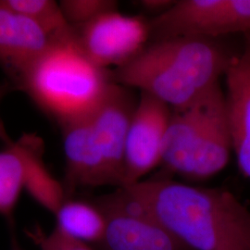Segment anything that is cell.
<instances>
[{
  "label": "cell",
  "mask_w": 250,
  "mask_h": 250,
  "mask_svg": "<svg viewBox=\"0 0 250 250\" xmlns=\"http://www.w3.org/2000/svg\"><path fill=\"white\" fill-rule=\"evenodd\" d=\"M107 219L100 250H188L124 188L94 200Z\"/></svg>",
  "instance_id": "5b68a950"
},
{
  "label": "cell",
  "mask_w": 250,
  "mask_h": 250,
  "mask_svg": "<svg viewBox=\"0 0 250 250\" xmlns=\"http://www.w3.org/2000/svg\"><path fill=\"white\" fill-rule=\"evenodd\" d=\"M21 141L24 149V190L35 201L55 214L67 198L62 183L48 170L44 162V143L36 134H24Z\"/></svg>",
  "instance_id": "5bb4252c"
},
{
  "label": "cell",
  "mask_w": 250,
  "mask_h": 250,
  "mask_svg": "<svg viewBox=\"0 0 250 250\" xmlns=\"http://www.w3.org/2000/svg\"><path fill=\"white\" fill-rule=\"evenodd\" d=\"M59 5L66 21L72 27L83 26L118 9V3L112 0H62Z\"/></svg>",
  "instance_id": "ac0fdd59"
},
{
  "label": "cell",
  "mask_w": 250,
  "mask_h": 250,
  "mask_svg": "<svg viewBox=\"0 0 250 250\" xmlns=\"http://www.w3.org/2000/svg\"><path fill=\"white\" fill-rule=\"evenodd\" d=\"M218 40L191 36L156 40L130 62L112 70L111 78L171 110L184 109L220 84L237 55Z\"/></svg>",
  "instance_id": "7a4b0ae2"
},
{
  "label": "cell",
  "mask_w": 250,
  "mask_h": 250,
  "mask_svg": "<svg viewBox=\"0 0 250 250\" xmlns=\"http://www.w3.org/2000/svg\"><path fill=\"white\" fill-rule=\"evenodd\" d=\"M65 156L63 186L67 197L78 188L111 186L106 166L95 143L89 115L60 126Z\"/></svg>",
  "instance_id": "30bf717a"
},
{
  "label": "cell",
  "mask_w": 250,
  "mask_h": 250,
  "mask_svg": "<svg viewBox=\"0 0 250 250\" xmlns=\"http://www.w3.org/2000/svg\"><path fill=\"white\" fill-rule=\"evenodd\" d=\"M13 90L16 89H15L14 85L9 80L0 83V103L2 102L3 99H5V97L9 93L12 92ZM0 142L4 144L5 146H8L9 144L13 142V140L9 137L8 132L6 130V127L4 125L3 121L1 120V118H0Z\"/></svg>",
  "instance_id": "44dd1931"
},
{
  "label": "cell",
  "mask_w": 250,
  "mask_h": 250,
  "mask_svg": "<svg viewBox=\"0 0 250 250\" xmlns=\"http://www.w3.org/2000/svg\"><path fill=\"white\" fill-rule=\"evenodd\" d=\"M12 250H23L20 246H19L17 243H13V246H12Z\"/></svg>",
  "instance_id": "7402d4cb"
},
{
  "label": "cell",
  "mask_w": 250,
  "mask_h": 250,
  "mask_svg": "<svg viewBox=\"0 0 250 250\" xmlns=\"http://www.w3.org/2000/svg\"><path fill=\"white\" fill-rule=\"evenodd\" d=\"M113 83L111 71L95 65L71 36L56 40L14 83L45 115L63 124L86 117Z\"/></svg>",
  "instance_id": "3957f363"
},
{
  "label": "cell",
  "mask_w": 250,
  "mask_h": 250,
  "mask_svg": "<svg viewBox=\"0 0 250 250\" xmlns=\"http://www.w3.org/2000/svg\"><path fill=\"white\" fill-rule=\"evenodd\" d=\"M136 103L128 87L113 82L89 114L95 143L111 186L118 188L124 186L125 146Z\"/></svg>",
  "instance_id": "ba28073f"
},
{
  "label": "cell",
  "mask_w": 250,
  "mask_h": 250,
  "mask_svg": "<svg viewBox=\"0 0 250 250\" xmlns=\"http://www.w3.org/2000/svg\"><path fill=\"white\" fill-rule=\"evenodd\" d=\"M224 78L232 153L242 174L250 179V35Z\"/></svg>",
  "instance_id": "8fae6325"
},
{
  "label": "cell",
  "mask_w": 250,
  "mask_h": 250,
  "mask_svg": "<svg viewBox=\"0 0 250 250\" xmlns=\"http://www.w3.org/2000/svg\"><path fill=\"white\" fill-rule=\"evenodd\" d=\"M218 84L193 105L172 110L164 138L161 165L183 177L189 161L200 142Z\"/></svg>",
  "instance_id": "7c38bea8"
},
{
  "label": "cell",
  "mask_w": 250,
  "mask_h": 250,
  "mask_svg": "<svg viewBox=\"0 0 250 250\" xmlns=\"http://www.w3.org/2000/svg\"><path fill=\"white\" fill-rule=\"evenodd\" d=\"M56 40L43 27L0 0V68L13 85Z\"/></svg>",
  "instance_id": "9c48e42d"
},
{
  "label": "cell",
  "mask_w": 250,
  "mask_h": 250,
  "mask_svg": "<svg viewBox=\"0 0 250 250\" xmlns=\"http://www.w3.org/2000/svg\"><path fill=\"white\" fill-rule=\"evenodd\" d=\"M54 216L56 227L73 239L97 247L103 238L107 219L95 201L67 197Z\"/></svg>",
  "instance_id": "9a60e30c"
},
{
  "label": "cell",
  "mask_w": 250,
  "mask_h": 250,
  "mask_svg": "<svg viewBox=\"0 0 250 250\" xmlns=\"http://www.w3.org/2000/svg\"><path fill=\"white\" fill-rule=\"evenodd\" d=\"M175 1L170 0H142L140 1V6L146 12H151L156 17L165 11H167L173 5Z\"/></svg>",
  "instance_id": "ffe728a7"
},
{
  "label": "cell",
  "mask_w": 250,
  "mask_h": 250,
  "mask_svg": "<svg viewBox=\"0 0 250 250\" xmlns=\"http://www.w3.org/2000/svg\"><path fill=\"white\" fill-rule=\"evenodd\" d=\"M9 9L43 27L55 39L71 36L72 27L66 21L59 2L53 0H2Z\"/></svg>",
  "instance_id": "e0dca14e"
},
{
  "label": "cell",
  "mask_w": 250,
  "mask_h": 250,
  "mask_svg": "<svg viewBox=\"0 0 250 250\" xmlns=\"http://www.w3.org/2000/svg\"><path fill=\"white\" fill-rule=\"evenodd\" d=\"M232 153L225 93H215L200 142L193 153L183 177L192 181L211 178L227 166Z\"/></svg>",
  "instance_id": "4fadbf2b"
},
{
  "label": "cell",
  "mask_w": 250,
  "mask_h": 250,
  "mask_svg": "<svg viewBox=\"0 0 250 250\" xmlns=\"http://www.w3.org/2000/svg\"><path fill=\"white\" fill-rule=\"evenodd\" d=\"M28 234L38 246L39 250H93L89 245L73 239L56 226L48 233L36 227L28 232Z\"/></svg>",
  "instance_id": "d6986e66"
},
{
  "label": "cell",
  "mask_w": 250,
  "mask_h": 250,
  "mask_svg": "<svg viewBox=\"0 0 250 250\" xmlns=\"http://www.w3.org/2000/svg\"><path fill=\"white\" fill-rule=\"evenodd\" d=\"M156 40L250 35V0H179L148 21Z\"/></svg>",
  "instance_id": "277c9868"
},
{
  "label": "cell",
  "mask_w": 250,
  "mask_h": 250,
  "mask_svg": "<svg viewBox=\"0 0 250 250\" xmlns=\"http://www.w3.org/2000/svg\"><path fill=\"white\" fill-rule=\"evenodd\" d=\"M124 188L188 250H250V209L230 191L164 178Z\"/></svg>",
  "instance_id": "6da1fadb"
},
{
  "label": "cell",
  "mask_w": 250,
  "mask_h": 250,
  "mask_svg": "<svg viewBox=\"0 0 250 250\" xmlns=\"http://www.w3.org/2000/svg\"><path fill=\"white\" fill-rule=\"evenodd\" d=\"M172 110L149 95L141 93L134 108L125 146V181L122 188L135 185L161 165L165 134Z\"/></svg>",
  "instance_id": "52a82bcc"
},
{
  "label": "cell",
  "mask_w": 250,
  "mask_h": 250,
  "mask_svg": "<svg viewBox=\"0 0 250 250\" xmlns=\"http://www.w3.org/2000/svg\"><path fill=\"white\" fill-rule=\"evenodd\" d=\"M25 160L19 139L0 150V215L11 220L19 198L24 190Z\"/></svg>",
  "instance_id": "2e32d148"
},
{
  "label": "cell",
  "mask_w": 250,
  "mask_h": 250,
  "mask_svg": "<svg viewBox=\"0 0 250 250\" xmlns=\"http://www.w3.org/2000/svg\"><path fill=\"white\" fill-rule=\"evenodd\" d=\"M72 32L83 54L95 65L108 71L130 62L147 45L151 36L148 21L118 9L83 26L72 27Z\"/></svg>",
  "instance_id": "8992f818"
}]
</instances>
